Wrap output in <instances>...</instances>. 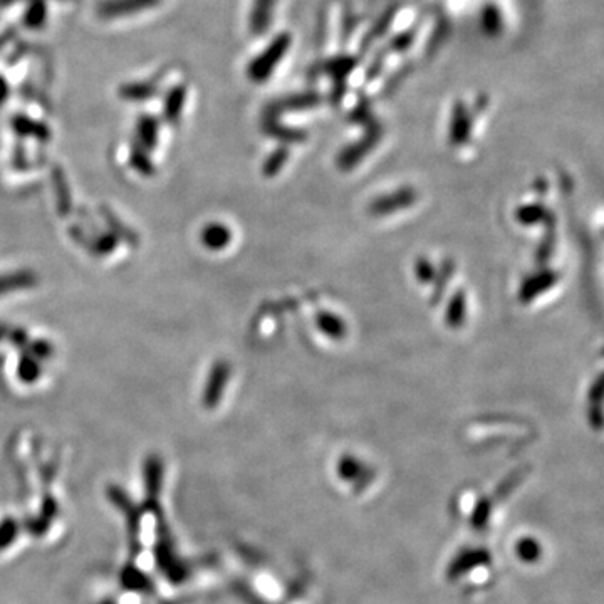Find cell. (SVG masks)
Here are the masks:
<instances>
[{"label": "cell", "mask_w": 604, "mask_h": 604, "mask_svg": "<svg viewBox=\"0 0 604 604\" xmlns=\"http://www.w3.org/2000/svg\"><path fill=\"white\" fill-rule=\"evenodd\" d=\"M37 284V276L31 271L11 272L0 276V294L27 289Z\"/></svg>", "instance_id": "obj_1"}, {"label": "cell", "mask_w": 604, "mask_h": 604, "mask_svg": "<svg viewBox=\"0 0 604 604\" xmlns=\"http://www.w3.org/2000/svg\"><path fill=\"white\" fill-rule=\"evenodd\" d=\"M225 381H227V365L220 363L212 370L209 383H207V393H205L207 405H215V401L219 400Z\"/></svg>", "instance_id": "obj_2"}, {"label": "cell", "mask_w": 604, "mask_h": 604, "mask_svg": "<svg viewBox=\"0 0 604 604\" xmlns=\"http://www.w3.org/2000/svg\"><path fill=\"white\" fill-rule=\"evenodd\" d=\"M202 240L209 249H224L225 245L229 244L230 230L222 224L207 225L202 234Z\"/></svg>", "instance_id": "obj_3"}, {"label": "cell", "mask_w": 604, "mask_h": 604, "mask_svg": "<svg viewBox=\"0 0 604 604\" xmlns=\"http://www.w3.org/2000/svg\"><path fill=\"white\" fill-rule=\"evenodd\" d=\"M17 371H19V378L24 383H34V381L39 380L42 368L34 358L29 356V358H22L21 365H19V370Z\"/></svg>", "instance_id": "obj_4"}, {"label": "cell", "mask_w": 604, "mask_h": 604, "mask_svg": "<svg viewBox=\"0 0 604 604\" xmlns=\"http://www.w3.org/2000/svg\"><path fill=\"white\" fill-rule=\"evenodd\" d=\"M32 353L39 356L41 360H46V358L53 355V349H51L49 344L44 343V341H37V343L32 344Z\"/></svg>", "instance_id": "obj_5"}]
</instances>
